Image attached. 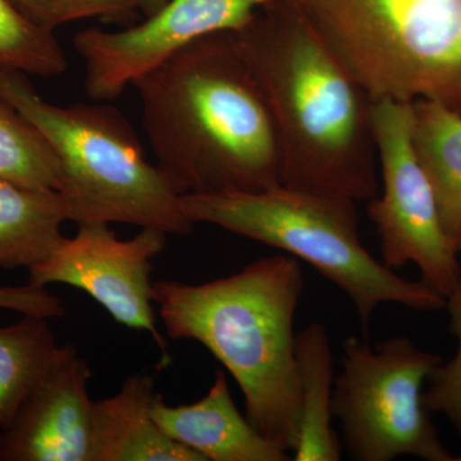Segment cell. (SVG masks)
Returning <instances> with one entry per match:
<instances>
[{"mask_svg":"<svg viewBox=\"0 0 461 461\" xmlns=\"http://www.w3.org/2000/svg\"><path fill=\"white\" fill-rule=\"evenodd\" d=\"M153 415L167 435L205 461L290 460L286 450L240 412L222 371L215 372L213 384L199 402L171 406L159 395Z\"/></svg>","mask_w":461,"mask_h":461,"instance_id":"12","label":"cell"},{"mask_svg":"<svg viewBox=\"0 0 461 461\" xmlns=\"http://www.w3.org/2000/svg\"><path fill=\"white\" fill-rule=\"evenodd\" d=\"M295 351L302 411L294 460H341V446L332 427V348L324 326L312 323L299 330Z\"/></svg>","mask_w":461,"mask_h":461,"instance_id":"14","label":"cell"},{"mask_svg":"<svg viewBox=\"0 0 461 461\" xmlns=\"http://www.w3.org/2000/svg\"><path fill=\"white\" fill-rule=\"evenodd\" d=\"M372 99L461 115V0H295Z\"/></svg>","mask_w":461,"mask_h":461,"instance_id":"6","label":"cell"},{"mask_svg":"<svg viewBox=\"0 0 461 461\" xmlns=\"http://www.w3.org/2000/svg\"><path fill=\"white\" fill-rule=\"evenodd\" d=\"M412 102L372 100V127L382 193L369 200L368 215L381 242L382 263H412L421 281L445 297L461 280L459 254L451 247L429 177L412 140Z\"/></svg>","mask_w":461,"mask_h":461,"instance_id":"8","label":"cell"},{"mask_svg":"<svg viewBox=\"0 0 461 461\" xmlns=\"http://www.w3.org/2000/svg\"><path fill=\"white\" fill-rule=\"evenodd\" d=\"M441 363L439 355L405 338L384 339L373 348L357 338L342 342L332 412L341 421L351 459L456 461L438 438L423 402L424 384Z\"/></svg>","mask_w":461,"mask_h":461,"instance_id":"7","label":"cell"},{"mask_svg":"<svg viewBox=\"0 0 461 461\" xmlns=\"http://www.w3.org/2000/svg\"><path fill=\"white\" fill-rule=\"evenodd\" d=\"M0 309L48 320L66 314L62 299L50 294L47 287L35 286L30 282L25 286L0 287Z\"/></svg>","mask_w":461,"mask_h":461,"instance_id":"22","label":"cell"},{"mask_svg":"<svg viewBox=\"0 0 461 461\" xmlns=\"http://www.w3.org/2000/svg\"><path fill=\"white\" fill-rule=\"evenodd\" d=\"M303 290L302 266L285 254L204 284H153L168 338L208 348L238 382L249 421L287 453L302 411L294 321Z\"/></svg>","mask_w":461,"mask_h":461,"instance_id":"3","label":"cell"},{"mask_svg":"<svg viewBox=\"0 0 461 461\" xmlns=\"http://www.w3.org/2000/svg\"><path fill=\"white\" fill-rule=\"evenodd\" d=\"M67 67L56 32L35 25L9 0H0V71L50 78L65 74Z\"/></svg>","mask_w":461,"mask_h":461,"instance_id":"19","label":"cell"},{"mask_svg":"<svg viewBox=\"0 0 461 461\" xmlns=\"http://www.w3.org/2000/svg\"><path fill=\"white\" fill-rule=\"evenodd\" d=\"M156 379L135 373L113 396L94 402L89 461H205L154 420Z\"/></svg>","mask_w":461,"mask_h":461,"instance_id":"13","label":"cell"},{"mask_svg":"<svg viewBox=\"0 0 461 461\" xmlns=\"http://www.w3.org/2000/svg\"><path fill=\"white\" fill-rule=\"evenodd\" d=\"M450 317V332L457 341L456 354L448 363H441L430 373L423 393V402L430 412H441L461 437V280L446 296Z\"/></svg>","mask_w":461,"mask_h":461,"instance_id":"21","label":"cell"},{"mask_svg":"<svg viewBox=\"0 0 461 461\" xmlns=\"http://www.w3.org/2000/svg\"><path fill=\"white\" fill-rule=\"evenodd\" d=\"M456 461H461V455H460V456L456 457Z\"/></svg>","mask_w":461,"mask_h":461,"instance_id":"24","label":"cell"},{"mask_svg":"<svg viewBox=\"0 0 461 461\" xmlns=\"http://www.w3.org/2000/svg\"><path fill=\"white\" fill-rule=\"evenodd\" d=\"M139 9L144 12L147 16H150L154 12L159 11L168 0H136Z\"/></svg>","mask_w":461,"mask_h":461,"instance_id":"23","label":"cell"},{"mask_svg":"<svg viewBox=\"0 0 461 461\" xmlns=\"http://www.w3.org/2000/svg\"><path fill=\"white\" fill-rule=\"evenodd\" d=\"M0 100L41 132L59 165L57 193L67 220L126 223L185 236L194 223L181 194L145 158L138 136L105 104L58 105L42 99L20 72L0 71Z\"/></svg>","mask_w":461,"mask_h":461,"instance_id":"4","label":"cell"},{"mask_svg":"<svg viewBox=\"0 0 461 461\" xmlns=\"http://www.w3.org/2000/svg\"><path fill=\"white\" fill-rule=\"evenodd\" d=\"M65 206L54 189L0 178V267L27 268L47 259L66 238Z\"/></svg>","mask_w":461,"mask_h":461,"instance_id":"16","label":"cell"},{"mask_svg":"<svg viewBox=\"0 0 461 461\" xmlns=\"http://www.w3.org/2000/svg\"><path fill=\"white\" fill-rule=\"evenodd\" d=\"M415 151L429 177L442 227L461 254V115L432 100L412 102Z\"/></svg>","mask_w":461,"mask_h":461,"instance_id":"15","label":"cell"},{"mask_svg":"<svg viewBox=\"0 0 461 461\" xmlns=\"http://www.w3.org/2000/svg\"><path fill=\"white\" fill-rule=\"evenodd\" d=\"M90 375L74 345L59 346L50 368L2 430L0 460L89 461Z\"/></svg>","mask_w":461,"mask_h":461,"instance_id":"11","label":"cell"},{"mask_svg":"<svg viewBox=\"0 0 461 461\" xmlns=\"http://www.w3.org/2000/svg\"><path fill=\"white\" fill-rule=\"evenodd\" d=\"M58 348L48 318L23 315L17 323L0 327V429L14 420Z\"/></svg>","mask_w":461,"mask_h":461,"instance_id":"17","label":"cell"},{"mask_svg":"<svg viewBox=\"0 0 461 461\" xmlns=\"http://www.w3.org/2000/svg\"><path fill=\"white\" fill-rule=\"evenodd\" d=\"M132 86L156 165L181 195L281 186L271 107L232 32L191 42Z\"/></svg>","mask_w":461,"mask_h":461,"instance_id":"2","label":"cell"},{"mask_svg":"<svg viewBox=\"0 0 461 461\" xmlns=\"http://www.w3.org/2000/svg\"><path fill=\"white\" fill-rule=\"evenodd\" d=\"M0 178L32 187L57 189L59 165L41 132L16 108L0 100Z\"/></svg>","mask_w":461,"mask_h":461,"instance_id":"18","label":"cell"},{"mask_svg":"<svg viewBox=\"0 0 461 461\" xmlns=\"http://www.w3.org/2000/svg\"><path fill=\"white\" fill-rule=\"evenodd\" d=\"M35 25L56 32L84 20L123 21L139 11L136 0H9Z\"/></svg>","mask_w":461,"mask_h":461,"instance_id":"20","label":"cell"},{"mask_svg":"<svg viewBox=\"0 0 461 461\" xmlns=\"http://www.w3.org/2000/svg\"><path fill=\"white\" fill-rule=\"evenodd\" d=\"M357 203L281 186L258 193L185 194L193 222L212 224L280 249L313 266L353 303L364 335L379 306L420 313L445 309L446 297L424 281H409L364 248Z\"/></svg>","mask_w":461,"mask_h":461,"instance_id":"5","label":"cell"},{"mask_svg":"<svg viewBox=\"0 0 461 461\" xmlns=\"http://www.w3.org/2000/svg\"><path fill=\"white\" fill-rule=\"evenodd\" d=\"M272 0H168L139 25L122 30L87 27L76 33L85 90L95 102L120 98L139 78L215 32H236Z\"/></svg>","mask_w":461,"mask_h":461,"instance_id":"10","label":"cell"},{"mask_svg":"<svg viewBox=\"0 0 461 461\" xmlns=\"http://www.w3.org/2000/svg\"><path fill=\"white\" fill-rule=\"evenodd\" d=\"M47 259L29 269L35 286L62 284L93 297L117 323L147 332L159 348L160 368L171 363L165 336L153 309V260L166 248L167 233L141 229L132 239L120 240L109 223L77 224Z\"/></svg>","mask_w":461,"mask_h":461,"instance_id":"9","label":"cell"},{"mask_svg":"<svg viewBox=\"0 0 461 461\" xmlns=\"http://www.w3.org/2000/svg\"><path fill=\"white\" fill-rule=\"evenodd\" d=\"M2 429H0V439H2Z\"/></svg>","mask_w":461,"mask_h":461,"instance_id":"25","label":"cell"},{"mask_svg":"<svg viewBox=\"0 0 461 461\" xmlns=\"http://www.w3.org/2000/svg\"><path fill=\"white\" fill-rule=\"evenodd\" d=\"M232 32L271 107L282 185L353 202L378 195L372 98L295 0Z\"/></svg>","mask_w":461,"mask_h":461,"instance_id":"1","label":"cell"}]
</instances>
